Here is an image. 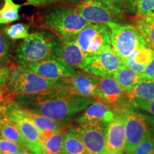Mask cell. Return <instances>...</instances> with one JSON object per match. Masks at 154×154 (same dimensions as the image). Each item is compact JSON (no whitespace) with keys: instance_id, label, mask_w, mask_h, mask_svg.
I'll use <instances>...</instances> for the list:
<instances>
[{"instance_id":"6da1fadb","label":"cell","mask_w":154,"mask_h":154,"mask_svg":"<svg viewBox=\"0 0 154 154\" xmlns=\"http://www.w3.org/2000/svg\"><path fill=\"white\" fill-rule=\"evenodd\" d=\"M14 101L22 109L62 122L84 111L93 99L80 96L69 88H61L39 94L18 95Z\"/></svg>"},{"instance_id":"7a4b0ae2","label":"cell","mask_w":154,"mask_h":154,"mask_svg":"<svg viewBox=\"0 0 154 154\" xmlns=\"http://www.w3.org/2000/svg\"><path fill=\"white\" fill-rule=\"evenodd\" d=\"M34 26L48 31L61 39H76V37L89 23L76 7L52 5L42 7L32 17Z\"/></svg>"},{"instance_id":"3957f363","label":"cell","mask_w":154,"mask_h":154,"mask_svg":"<svg viewBox=\"0 0 154 154\" xmlns=\"http://www.w3.org/2000/svg\"><path fill=\"white\" fill-rule=\"evenodd\" d=\"M6 66L8 69V78L5 88L15 97L18 95L39 94L56 88H66L62 79H48L15 62L9 61Z\"/></svg>"},{"instance_id":"277c9868","label":"cell","mask_w":154,"mask_h":154,"mask_svg":"<svg viewBox=\"0 0 154 154\" xmlns=\"http://www.w3.org/2000/svg\"><path fill=\"white\" fill-rule=\"evenodd\" d=\"M61 39L46 30L29 34L16 51L14 60L23 67L56 57Z\"/></svg>"},{"instance_id":"5b68a950","label":"cell","mask_w":154,"mask_h":154,"mask_svg":"<svg viewBox=\"0 0 154 154\" xmlns=\"http://www.w3.org/2000/svg\"><path fill=\"white\" fill-rule=\"evenodd\" d=\"M110 39L112 49L124 61L140 48L147 44L133 24L109 23Z\"/></svg>"},{"instance_id":"8992f818","label":"cell","mask_w":154,"mask_h":154,"mask_svg":"<svg viewBox=\"0 0 154 154\" xmlns=\"http://www.w3.org/2000/svg\"><path fill=\"white\" fill-rule=\"evenodd\" d=\"M75 40L86 58L112 48L110 30L107 25L103 24H88L77 34Z\"/></svg>"},{"instance_id":"52a82bcc","label":"cell","mask_w":154,"mask_h":154,"mask_svg":"<svg viewBox=\"0 0 154 154\" xmlns=\"http://www.w3.org/2000/svg\"><path fill=\"white\" fill-rule=\"evenodd\" d=\"M76 8L91 24H124L126 20V15L106 0H82Z\"/></svg>"},{"instance_id":"ba28073f","label":"cell","mask_w":154,"mask_h":154,"mask_svg":"<svg viewBox=\"0 0 154 154\" xmlns=\"http://www.w3.org/2000/svg\"><path fill=\"white\" fill-rule=\"evenodd\" d=\"M6 116L19 129L24 140V147L34 154H42L39 131L24 115L22 107L19 106L14 99L7 106Z\"/></svg>"},{"instance_id":"9c48e42d","label":"cell","mask_w":154,"mask_h":154,"mask_svg":"<svg viewBox=\"0 0 154 154\" xmlns=\"http://www.w3.org/2000/svg\"><path fill=\"white\" fill-rule=\"evenodd\" d=\"M108 124H79L70 131L74 133L85 146L88 154H108L106 128Z\"/></svg>"},{"instance_id":"30bf717a","label":"cell","mask_w":154,"mask_h":154,"mask_svg":"<svg viewBox=\"0 0 154 154\" xmlns=\"http://www.w3.org/2000/svg\"><path fill=\"white\" fill-rule=\"evenodd\" d=\"M96 100L107 103L115 111L132 108L127 92L113 77L99 76V94Z\"/></svg>"},{"instance_id":"8fae6325","label":"cell","mask_w":154,"mask_h":154,"mask_svg":"<svg viewBox=\"0 0 154 154\" xmlns=\"http://www.w3.org/2000/svg\"><path fill=\"white\" fill-rule=\"evenodd\" d=\"M123 64L121 58L110 48L99 54L86 58L84 71L97 76L112 77Z\"/></svg>"},{"instance_id":"7c38bea8","label":"cell","mask_w":154,"mask_h":154,"mask_svg":"<svg viewBox=\"0 0 154 154\" xmlns=\"http://www.w3.org/2000/svg\"><path fill=\"white\" fill-rule=\"evenodd\" d=\"M126 145L125 151L132 153L148 135V124L145 116L136 112L131 109H128L126 114Z\"/></svg>"},{"instance_id":"4fadbf2b","label":"cell","mask_w":154,"mask_h":154,"mask_svg":"<svg viewBox=\"0 0 154 154\" xmlns=\"http://www.w3.org/2000/svg\"><path fill=\"white\" fill-rule=\"evenodd\" d=\"M24 68L50 80L63 79L76 72V69L67 65L57 57H50Z\"/></svg>"},{"instance_id":"5bb4252c","label":"cell","mask_w":154,"mask_h":154,"mask_svg":"<svg viewBox=\"0 0 154 154\" xmlns=\"http://www.w3.org/2000/svg\"><path fill=\"white\" fill-rule=\"evenodd\" d=\"M66 88L80 96L97 99L99 94V76L86 72L78 71L71 76L63 79Z\"/></svg>"},{"instance_id":"9a60e30c","label":"cell","mask_w":154,"mask_h":154,"mask_svg":"<svg viewBox=\"0 0 154 154\" xmlns=\"http://www.w3.org/2000/svg\"><path fill=\"white\" fill-rule=\"evenodd\" d=\"M126 110L115 111V117L107 125L106 148L108 153L125 151L126 145Z\"/></svg>"},{"instance_id":"2e32d148","label":"cell","mask_w":154,"mask_h":154,"mask_svg":"<svg viewBox=\"0 0 154 154\" xmlns=\"http://www.w3.org/2000/svg\"><path fill=\"white\" fill-rule=\"evenodd\" d=\"M115 117V111L104 102L96 100L76 119L79 124H109Z\"/></svg>"},{"instance_id":"e0dca14e","label":"cell","mask_w":154,"mask_h":154,"mask_svg":"<svg viewBox=\"0 0 154 154\" xmlns=\"http://www.w3.org/2000/svg\"><path fill=\"white\" fill-rule=\"evenodd\" d=\"M56 57L74 69L84 71L86 57L75 39H61Z\"/></svg>"},{"instance_id":"ac0fdd59","label":"cell","mask_w":154,"mask_h":154,"mask_svg":"<svg viewBox=\"0 0 154 154\" xmlns=\"http://www.w3.org/2000/svg\"><path fill=\"white\" fill-rule=\"evenodd\" d=\"M22 109L24 115L33 123L39 131L41 143L50 136L62 130V124L60 121H54L43 115L32 112L26 109Z\"/></svg>"},{"instance_id":"d6986e66","label":"cell","mask_w":154,"mask_h":154,"mask_svg":"<svg viewBox=\"0 0 154 154\" xmlns=\"http://www.w3.org/2000/svg\"><path fill=\"white\" fill-rule=\"evenodd\" d=\"M127 94L131 107L138 109L154 99V80H142Z\"/></svg>"},{"instance_id":"ffe728a7","label":"cell","mask_w":154,"mask_h":154,"mask_svg":"<svg viewBox=\"0 0 154 154\" xmlns=\"http://www.w3.org/2000/svg\"><path fill=\"white\" fill-rule=\"evenodd\" d=\"M154 57V50L149 47L140 48L123 61L125 66L141 74Z\"/></svg>"},{"instance_id":"44dd1931","label":"cell","mask_w":154,"mask_h":154,"mask_svg":"<svg viewBox=\"0 0 154 154\" xmlns=\"http://www.w3.org/2000/svg\"><path fill=\"white\" fill-rule=\"evenodd\" d=\"M113 78L126 92L131 91L143 80L142 75L123 64L113 75Z\"/></svg>"},{"instance_id":"7402d4cb","label":"cell","mask_w":154,"mask_h":154,"mask_svg":"<svg viewBox=\"0 0 154 154\" xmlns=\"http://www.w3.org/2000/svg\"><path fill=\"white\" fill-rule=\"evenodd\" d=\"M132 22L148 47L154 50V17L137 14L132 19Z\"/></svg>"},{"instance_id":"603a6c76","label":"cell","mask_w":154,"mask_h":154,"mask_svg":"<svg viewBox=\"0 0 154 154\" xmlns=\"http://www.w3.org/2000/svg\"><path fill=\"white\" fill-rule=\"evenodd\" d=\"M64 136L61 130L44 140L41 143L42 154H63Z\"/></svg>"},{"instance_id":"cb8c5ba5","label":"cell","mask_w":154,"mask_h":154,"mask_svg":"<svg viewBox=\"0 0 154 154\" xmlns=\"http://www.w3.org/2000/svg\"><path fill=\"white\" fill-rule=\"evenodd\" d=\"M63 154H88L84 143L74 133L71 131L65 133Z\"/></svg>"},{"instance_id":"d4e9b609","label":"cell","mask_w":154,"mask_h":154,"mask_svg":"<svg viewBox=\"0 0 154 154\" xmlns=\"http://www.w3.org/2000/svg\"><path fill=\"white\" fill-rule=\"evenodd\" d=\"M0 138L11 140L24 146V140L19 129L16 125L7 117L5 118L0 130Z\"/></svg>"},{"instance_id":"484cf974","label":"cell","mask_w":154,"mask_h":154,"mask_svg":"<svg viewBox=\"0 0 154 154\" xmlns=\"http://www.w3.org/2000/svg\"><path fill=\"white\" fill-rule=\"evenodd\" d=\"M4 2L5 3L1 9L3 24H9L19 20L21 17L19 14V11L22 5L15 4L13 0H4Z\"/></svg>"},{"instance_id":"4316f807","label":"cell","mask_w":154,"mask_h":154,"mask_svg":"<svg viewBox=\"0 0 154 154\" xmlns=\"http://www.w3.org/2000/svg\"><path fill=\"white\" fill-rule=\"evenodd\" d=\"M4 32L10 40L15 41L18 39H25L29 35V25L23 24V23H17L10 26H7L4 29Z\"/></svg>"},{"instance_id":"83f0119b","label":"cell","mask_w":154,"mask_h":154,"mask_svg":"<svg viewBox=\"0 0 154 154\" xmlns=\"http://www.w3.org/2000/svg\"><path fill=\"white\" fill-rule=\"evenodd\" d=\"M11 51V42L4 30L0 29V63H6L9 61Z\"/></svg>"},{"instance_id":"f1b7e54d","label":"cell","mask_w":154,"mask_h":154,"mask_svg":"<svg viewBox=\"0 0 154 154\" xmlns=\"http://www.w3.org/2000/svg\"><path fill=\"white\" fill-rule=\"evenodd\" d=\"M123 14H131L136 12V0H106Z\"/></svg>"},{"instance_id":"f546056e","label":"cell","mask_w":154,"mask_h":154,"mask_svg":"<svg viewBox=\"0 0 154 154\" xmlns=\"http://www.w3.org/2000/svg\"><path fill=\"white\" fill-rule=\"evenodd\" d=\"M24 150L26 148L21 144L0 138V154H15Z\"/></svg>"},{"instance_id":"4dcf8cb0","label":"cell","mask_w":154,"mask_h":154,"mask_svg":"<svg viewBox=\"0 0 154 154\" xmlns=\"http://www.w3.org/2000/svg\"><path fill=\"white\" fill-rule=\"evenodd\" d=\"M136 12L140 16H153L154 0H136Z\"/></svg>"},{"instance_id":"1f68e13d","label":"cell","mask_w":154,"mask_h":154,"mask_svg":"<svg viewBox=\"0 0 154 154\" xmlns=\"http://www.w3.org/2000/svg\"><path fill=\"white\" fill-rule=\"evenodd\" d=\"M134 152V154H154L153 140L151 135H148Z\"/></svg>"},{"instance_id":"d6a6232c","label":"cell","mask_w":154,"mask_h":154,"mask_svg":"<svg viewBox=\"0 0 154 154\" xmlns=\"http://www.w3.org/2000/svg\"><path fill=\"white\" fill-rule=\"evenodd\" d=\"M15 96L12 94H9L5 86L0 88V113L6 114L7 106L14 99Z\"/></svg>"},{"instance_id":"836d02e7","label":"cell","mask_w":154,"mask_h":154,"mask_svg":"<svg viewBox=\"0 0 154 154\" xmlns=\"http://www.w3.org/2000/svg\"><path fill=\"white\" fill-rule=\"evenodd\" d=\"M138 109H141V110L146 111V112L149 113V114L151 115V116L145 117L146 121H147V123H149V125L153 124L154 123V99L149 102V103L141 106Z\"/></svg>"},{"instance_id":"e575fe53","label":"cell","mask_w":154,"mask_h":154,"mask_svg":"<svg viewBox=\"0 0 154 154\" xmlns=\"http://www.w3.org/2000/svg\"><path fill=\"white\" fill-rule=\"evenodd\" d=\"M142 79L143 80H154V57L146 67L142 74Z\"/></svg>"},{"instance_id":"d590c367","label":"cell","mask_w":154,"mask_h":154,"mask_svg":"<svg viewBox=\"0 0 154 154\" xmlns=\"http://www.w3.org/2000/svg\"><path fill=\"white\" fill-rule=\"evenodd\" d=\"M28 5H33L34 7L42 8L54 5L55 0H26Z\"/></svg>"},{"instance_id":"8d00e7d4","label":"cell","mask_w":154,"mask_h":154,"mask_svg":"<svg viewBox=\"0 0 154 154\" xmlns=\"http://www.w3.org/2000/svg\"><path fill=\"white\" fill-rule=\"evenodd\" d=\"M82 0H55L54 5L66 6L70 7H76L80 5Z\"/></svg>"},{"instance_id":"74e56055","label":"cell","mask_w":154,"mask_h":154,"mask_svg":"<svg viewBox=\"0 0 154 154\" xmlns=\"http://www.w3.org/2000/svg\"><path fill=\"white\" fill-rule=\"evenodd\" d=\"M8 78V69L7 66L0 67V88L6 85Z\"/></svg>"},{"instance_id":"f35d334b","label":"cell","mask_w":154,"mask_h":154,"mask_svg":"<svg viewBox=\"0 0 154 154\" xmlns=\"http://www.w3.org/2000/svg\"><path fill=\"white\" fill-rule=\"evenodd\" d=\"M6 117H7V116H6L5 113H0V130H1L2 126V124Z\"/></svg>"},{"instance_id":"ab89813d","label":"cell","mask_w":154,"mask_h":154,"mask_svg":"<svg viewBox=\"0 0 154 154\" xmlns=\"http://www.w3.org/2000/svg\"><path fill=\"white\" fill-rule=\"evenodd\" d=\"M15 154H34V153H32V152H31L30 151H29L28 149H26V150H24V151L18 152V153H17Z\"/></svg>"},{"instance_id":"60d3db41","label":"cell","mask_w":154,"mask_h":154,"mask_svg":"<svg viewBox=\"0 0 154 154\" xmlns=\"http://www.w3.org/2000/svg\"><path fill=\"white\" fill-rule=\"evenodd\" d=\"M1 24H3L2 15V12H1V9H0V25Z\"/></svg>"},{"instance_id":"b9f144b4","label":"cell","mask_w":154,"mask_h":154,"mask_svg":"<svg viewBox=\"0 0 154 154\" xmlns=\"http://www.w3.org/2000/svg\"><path fill=\"white\" fill-rule=\"evenodd\" d=\"M108 154H123V151H119V152H113V153H110Z\"/></svg>"},{"instance_id":"7bdbcfd3","label":"cell","mask_w":154,"mask_h":154,"mask_svg":"<svg viewBox=\"0 0 154 154\" xmlns=\"http://www.w3.org/2000/svg\"><path fill=\"white\" fill-rule=\"evenodd\" d=\"M153 145H154V136H153Z\"/></svg>"},{"instance_id":"ee69618b","label":"cell","mask_w":154,"mask_h":154,"mask_svg":"<svg viewBox=\"0 0 154 154\" xmlns=\"http://www.w3.org/2000/svg\"><path fill=\"white\" fill-rule=\"evenodd\" d=\"M151 126H153V127H154V123H153V124H152V125H151Z\"/></svg>"},{"instance_id":"f6af8a7d","label":"cell","mask_w":154,"mask_h":154,"mask_svg":"<svg viewBox=\"0 0 154 154\" xmlns=\"http://www.w3.org/2000/svg\"><path fill=\"white\" fill-rule=\"evenodd\" d=\"M127 154H134V153H128Z\"/></svg>"},{"instance_id":"bcb514c9","label":"cell","mask_w":154,"mask_h":154,"mask_svg":"<svg viewBox=\"0 0 154 154\" xmlns=\"http://www.w3.org/2000/svg\"><path fill=\"white\" fill-rule=\"evenodd\" d=\"M151 17H154V15H153V16H151Z\"/></svg>"}]
</instances>
